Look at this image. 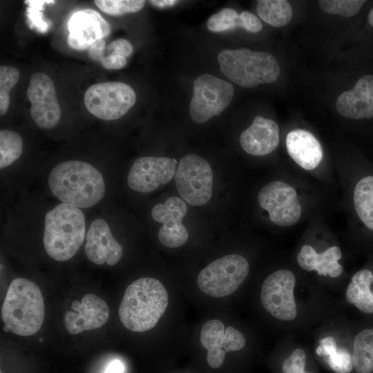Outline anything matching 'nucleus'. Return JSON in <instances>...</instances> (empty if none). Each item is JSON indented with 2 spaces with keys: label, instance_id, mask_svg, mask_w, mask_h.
<instances>
[{
  "label": "nucleus",
  "instance_id": "f257e3e1",
  "mask_svg": "<svg viewBox=\"0 0 373 373\" xmlns=\"http://www.w3.org/2000/svg\"><path fill=\"white\" fill-rule=\"evenodd\" d=\"M48 184L59 200L79 209L95 206L106 192L102 173L82 160H70L56 164L48 175Z\"/></svg>",
  "mask_w": 373,
  "mask_h": 373
},
{
  "label": "nucleus",
  "instance_id": "f03ea898",
  "mask_svg": "<svg viewBox=\"0 0 373 373\" xmlns=\"http://www.w3.org/2000/svg\"><path fill=\"white\" fill-rule=\"evenodd\" d=\"M168 303V292L160 280L140 278L126 288L119 306V317L130 331H148L157 324Z\"/></svg>",
  "mask_w": 373,
  "mask_h": 373
},
{
  "label": "nucleus",
  "instance_id": "7ed1b4c3",
  "mask_svg": "<svg viewBox=\"0 0 373 373\" xmlns=\"http://www.w3.org/2000/svg\"><path fill=\"white\" fill-rule=\"evenodd\" d=\"M86 236L82 211L61 202L46 212L43 244L47 254L57 261H66L78 251Z\"/></svg>",
  "mask_w": 373,
  "mask_h": 373
},
{
  "label": "nucleus",
  "instance_id": "20e7f679",
  "mask_svg": "<svg viewBox=\"0 0 373 373\" xmlns=\"http://www.w3.org/2000/svg\"><path fill=\"white\" fill-rule=\"evenodd\" d=\"M44 315V302L39 287L26 278L14 279L1 307L4 326L17 335L31 336L41 328Z\"/></svg>",
  "mask_w": 373,
  "mask_h": 373
},
{
  "label": "nucleus",
  "instance_id": "39448f33",
  "mask_svg": "<svg viewBox=\"0 0 373 373\" xmlns=\"http://www.w3.org/2000/svg\"><path fill=\"white\" fill-rule=\"evenodd\" d=\"M222 73L231 81L245 88L276 82L280 68L269 52L248 48L224 49L218 55Z\"/></svg>",
  "mask_w": 373,
  "mask_h": 373
},
{
  "label": "nucleus",
  "instance_id": "423d86ee",
  "mask_svg": "<svg viewBox=\"0 0 373 373\" xmlns=\"http://www.w3.org/2000/svg\"><path fill=\"white\" fill-rule=\"evenodd\" d=\"M249 265L241 255L232 254L215 260L203 268L197 278L199 289L215 298L235 292L248 276Z\"/></svg>",
  "mask_w": 373,
  "mask_h": 373
},
{
  "label": "nucleus",
  "instance_id": "0eeeda50",
  "mask_svg": "<svg viewBox=\"0 0 373 373\" xmlns=\"http://www.w3.org/2000/svg\"><path fill=\"white\" fill-rule=\"evenodd\" d=\"M174 178L177 191L186 203L197 207L210 201L213 193V171L203 157L195 154L184 156Z\"/></svg>",
  "mask_w": 373,
  "mask_h": 373
},
{
  "label": "nucleus",
  "instance_id": "6e6552de",
  "mask_svg": "<svg viewBox=\"0 0 373 373\" xmlns=\"http://www.w3.org/2000/svg\"><path fill=\"white\" fill-rule=\"evenodd\" d=\"M234 95L231 84L211 74H202L193 82L189 104L191 119L203 124L219 115L231 103Z\"/></svg>",
  "mask_w": 373,
  "mask_h": 373
},
{
  "label": "nucleus",
  "instance_id": "1a4fd4ad",
  "mask_svg": "<svg viewBox=\"0 0 373 373\" xmlns=\"http://www.w3.org/2000/svg\"><path fill=\"white\" fill-rule=\"evenodd\" d=\"M84 99L89 113L109 121L122 117L134 106L136 93L126 83L106 82L90 86L85 92Z\"/></svg>",
  "mask_w": 373,
  "mask_h": 373
},
{
  "label": "nucleus",
  "instance_id": "9d476101",
  "mask_svg": "<svg viewBox=\"0 0 373 373\" xmlns=\"http://www.w3.org/2000/svg\"><path fill=\"white\" fill-rule=\"evenodd\" d=\"M296 276L289 269H278L269 274L262 285L260 298L264 309L276 319L290 321L297 316L294 296Z\"/></svg>",
  "mask_w": 373,
  "mask_h": 373
},
{
  "label": "nucleus",
  "instance_id": "9b49d317",
  "mask_svg": "<svg viewBox=\"0 0 373 373\" xmlns=\"http://www.w3.org/2000/svg\"><path fill=\"white\" fill-rule=\"evenodd\" d=\"M258 201L268 212L270 221L278 226H292L301 217L302 206L296 189L281 180L265 184L258 193Z\"/></svg>",
  "mask_w": 373,
  "mask_h": 373
},
{
  "label": "nucleus",
  "instance_id": "f8f14e48",
  "mask_svg": "<svg viewBox=\"0 0 373 373\" xmlns=\"http://www.w3.org/2000/svg\"><path fill=\"white\" fill-rule=\"evenodd\" d=\"M27 96L31 103L30 115L35 124L45 130L55 128L59 122L61 109L50 77L44 73H35L30 79Z\"/></svg>",
  "mask_w": 373,
  "mask_h": 373
},
{
  "label": "nucleus",
  "instance_id": "ddd939ff",
  "mask_svg": "<svg viewBox=\"0 0 373 373\" xmlns=\"http://www.w3.org/2000/svg\"><path fill=\"white\" fill-rule=\"evenodd\" d=\"M177 170L176 161L168 157L145 156L136 159L127 175L128 187L136 192L149 193L170 182Z\"/></svg>",
  "mask_w": 373,
  "mask_h": 373
},
{
  "label": "nucleus",
  "instance_id": "4468645a",
  "mask_svg": "<svg viewBox=\"0 0 373 373\" xmlns=\"http://www.w3.org/2000/svg\"><path fill=\"white\" fill-rule=\"evenodd\" d=\"M186 212V203L178 196L169 197L164 203H158L153 207L152 218L162 224L157 236L163 245L176 248L186 243L189 233L182 219Z\"/></svg>",
  "mask_w": 373,
  "mask_h": 373
},
{
  "label": "nucleus",
  "instance_id": "2eb2a0df",
  "mask_svg": "<svg viewBox=\"0 0 373 373\" xmlns=\"http://www.w3.org/2000/svg\"><path fill=\"white\" fill-rule=\"evenodd\" d=\"M70 309L64 314V325L71 334L99 328L109 318L107 303L93 294L84 295L81 301L73 300Z\"/></svg>",
  "mask_w": 373,
  "mask_h": 373
},
{
  "label": "nucleus",
  "instance_id": "dca6fc26",
  "mask_svg": "<svg viewBox=\"0 0 373 373\" xmlns=\"http://www.w3.org/2000/svg\"><path fill=\"white\" fill-rule=\"evenodd\" d=\"M68 44L77 50L88 49L110 33L107 21L97 11L82 9L74 12L68 22Z\"/></svg>",
  "mask_w": 373,
  "mask_h": 373
},
{
  "label": "nucleus",
  "instance_id": "f3484780",
  "mask_svg": "<svg viewBox=\"0 0 373 373\" xmlns=\"http://www.w3.org/2000/svg\"><path fill=\"white\" fill-rule=\"evenodd\" d=\"M85 252L88 259L96 265H116L123 255L122 246L113 236L108 222L94 220L86 234Z\"/></svg>",
  "mask_w": 373,
  "mask_h": 373
},
{
  "label": "nucleus",
  "instance_id": "a211bd4d",
  "mask_svg": "<svg viewBox=\"0 0 373 373\" xmlns=\"http://www.w3.org/2000/svg\"><path fill=\"white\" fill-rule=\"evenodd\" d=\"M337 112L353 120L373 119V73H365L353 88L343 92L336 101Z\"/></svg>",
  "mask_w": 373,
  "mask_h": 373
},
{
  "label": "nucleus",
  "instance_id": "6ab92c4d",
  "mask_svg": "<svg viewBox=\"0 0 373 373\" xmlns=\"http://www.w3.org/2000/svg\"><path fill=\"white\" fill-rule=\"evenodd\" d=\"M278 125L272 119L256 116L253 123L240 136L241 148L254 156L266 155L279 144Z\"/></svg>",
  "mask_w": 373,
  "mask_h": 373
},
{
  "label": "nucleus",
  "instance_id": "aec40b11",
  "mask_svg": "<svg viewBox=\"0 0 373 373\" xmlns=\"http://www.w3.org/2000/svg\"><path fill=\"white\" fill-rule=\"evenodd\" d=\"M285 144L290 157L305 170L316 169L323 160L322 146L316 137L308 131H291L286 136Z\"/></svg>",
  "mask_w": 373,
  "mask_h": 373
},
{
  "label": "nucleus",
  "instance_id": "412c9836",
  "mask_svg": "<svg viewBox=\"0 0 373 373\" xmlns=\"http://www.w3.org/2000/svg\"><path fill=\"white\" fill-rule=\"evenodd\" d=\"M341 258V250L337 246L318 254L312 246L305 245L297 255V262L307 271L316 270L318 275L336 278L343 273V267L338 262Z\"/></svg>",
  "mask_w": 373,
  "mask_h": 373
},
{
  "label": "nucleus",
  "instance_id": "4be33fe9",
  "mask_svg": "<svg viewBox=\"0 0 373 373\" xmlns=\"http://www.w3.org/2000/svg\"><path fill=\"white\" fill-rule=\"evenodd\" d=\"M360 175L352 189L353 211L358 225L373 233V171Z\"/></svg>",
  "mask_w": 373,
  "mask_h": 373
},
{
  "label": "nucleus",
  "instance_id": "5701e85b",
  "mask_svg": "<svg viewBox=\"0 0 373 373\" xmlns=\"http://www.w3.org/2000/svg\"><path fill=\"white\" fill-rule=\"evenodd\" d=\"M224 332L223 323L217 319L206 322L201 329L200 341L207 350L209 365L214 369L220 367L224 361L227 353L223 349Z\"/></svg>",
  "mask_w": 373,
  "mask_h": 373
},
{
  "label": "nucleus",
  "instance_id": "b1692460",
  "mask_svg": "<svg viewBox=\"0 0 373 373\" xmlns=\"http://www.w3.org/2000/svg\"><path fill=\"white\" fill-rule=\"evenodd\" d=\"M372 283L373 272L371 270H359L352 277L345 292L347 300L367 314L373 313V292L370 289Z\"/></svg>",
  "mask_w": 373,
  "mask_h": 373
},
{
  "label": "nucleus",
  "instance_id": "393cba45",
  "mask_svg": "<svg viewBox=\"0 0 373 373\" xmlns=\"http://www.w3.org/2000/svg\"><path fill=\"white\" fill-rule=\"evenodd\" d=\"M316 352L320 356H327L326 362L336 373H350L354 367L352 355L345 348H338L333 336L321 339Z\"/></svg>",
  "mask_w": 373,
  "mask_h": 373
},
{
  "label": "nucleus",
  "instance_id": "a878e982",
  "mask_svg": "<svg viewBox=\"0 0 373 373\" xmlns=\"http://www.w3.org/2000/svg\"><path fill=\"white\" fill-rule=\"evenodd\" d=\"M352 362L358 373L373 372V328L365 329L354 337Z\"/></svg>",
  "mask_w": 373,
  "mask_h": 373
},
{
  "label": "nucleus",
  "instance_id": "bb28decb",
  "mask_svg": "<svg viewBox=\"0 0 373 373\" xmlns=\"http://www.w3.org/2000/svg\"><path fill=\"white\" fill-rule=\"evenodd\" d=\"M256 11L261 19L276 28L287 25L293 15L292 8L285 0L258 1Z\"/></svg>",
  "mask_w": 373,
  "mask_h": 373
},
{
  "label": "nucleus",
  "instance_id": "cd10ccee",
  "mask_svg": "<svg viewBox=\"0 0 373 373\" xmlns=\"http://www.w3.org/2000/svg\"><path fill=\"white\" fill-rule=\"evenodd\" d=\"M23 151V140L16 132L0 131V168L3 169L13 164Z\"/></svg>",
  "mask_w": 373,
  "mask_h": 373
},
{
  "label": "nucleus",
  "instance_id": "c85d7f7f",
  "mask_svg": "<svg viewBox=\"0 0 373 373\" xmlns=\"http://www.w3.org/2000/svg\"><path fill=\"white\" fill-rule=\"evenodd\" d=\"M367 3L365 0H321L320 8L327 14L351 17L358 14Z\"/></svg>",
  "mask_w": 373,
  "mask_h": 373
},
{
  "label": "nucleus",
  "instance_id": "c756f323",
  "mask_svg": "<svg viewBox=\"0 0 373 373\" xmlns=\"http://www.w3.org/2000/svg\"><path fill=\"white\" fill-rule=\"evenodd\" d=\"M19 78L18 70L12 66H0V115H4L10 104V91Z\"/></svg>",
  "mask_w": 373,
  "mask_h": 373
},
{
  "label": "nucleus",
  "instance_id": "7c9ffc66",
  "mask_svg": "<svg viewBox=\"0 0 373 373\" xmlns=\"http://www.w3.org/2000/svg\"><path fill=\"white\" fill-rule=\"evenodd\" d=\"M240 27V15L233 8H223L211 16L207 28L211 32H221Z\"/></svg>",
  "mask_w": 373,
  "mask_h": 373
},
{
  "label": "nucleus",
  "instance_id": "2f4dec72",
  "mask_svg": "<svg viewBox=\"0 0 373 373\" xmlns=\"http://www.w3.org/2000/svg\"><path fill=\"white\" fill-rule=\"evenodd\" d=\"M94 2L102 12L113 16L138 12L145 4V1L142 0H95Z\"/></svg>",
  "mask_w": 373,
  "mask_h": 373
},
{
  "label": "nucleus",
  "instance_id": "473e14b6",
  "mask_svg": "<svg viewBox=\"0 0 373 373\" xmlns=\"http://www.w3.org/2000/svg\"><path fill=\"white\" fill-rule=\"evenodd\" d=\"M306 353L301 348H296L283 362V373H304Z\"/></svg>",
  "mask_w": 373,
  "mask_h": 373
},
{
  "label": "nucleus",
  "instance_id": "72a5a7b5",
  "mask_svg": "<svg viewBox=\"0 0 373 373\" xmlns=\"http://www.w3.org/2000/svg\"><path fill=\"white\" fill-rule=\"evenodd\" d=\"M245 344L246 339L241 332L231 326L225 328L223 349L226 352L240 350Z\"/></svg>",
  "mask_w": 373,
  "mask_h": 373
},
{
  "label": "nucleus",
  "instance_id": "f704fd0d",
  "mask_svg": "<svg viewBox=\"0 0 373 373\" xmlns=\"http://www.w3.org/2000/svg\"><path fill=\"white\" fill-rule=\"evenodd\" d=\"M108 54H115L124 57H129L133 48L131 44L124 39H117L111 42L106 48Z\"/></svg>",
  "mask_w": 373,
  "mask_h": 373
},
{
  "label": "nucleus",
  "instance_id": "c9c22d12",
  "mask_svg": "<svg viewBox=\"0 0 373 373\" xmlns=\"http://www.w3.org/2000/svg\"><path fill=\"white\" fill-rule=\"evenodd\" d=\"M239 15L240 28L251 33H256L262 30V24L255 15L249 11H243Z\"/></svg>",
  "mask_w": 373,
  "mask_h": 373
},
{
  "label": "nucleus",
  "instance_id": "e433bc0d",
  "mask_svg": "<svg viewBox=\"0 0 373 373\" xmlns=\"http://www.w3.org/2000/svg\"><path fill=\"white\" fill-rule=\"evenodd\" d=\"M102 65L106 69L117 70L124 68L127 63L126 57L115 55L108 54L100 61Z\"/></svg>",
  "mask_w": 373,
  "mask_h": 373
},
{
  "label": "nucleus",
  "instance_id": "4c0bfd02",
  "mask_svg": "<svg viewBox=\"0 0 373 373\" xmlns=\"http://www.w3.org/2000/svg\"><path fill=\"white\" fill-rule=\"evenodd\" d=\"M106 48L104 39H99L88 48V55L91 59L100 61L105 55Z\"/></svg>",
  "mask_w": 373,
  "mask_h": 373
},
{
  "label": "nucleus",
  "instance_id": "58836bf2",
  "mask_svg": "<svg viewBox=\"0 0 373 373\" xmlns=\"http://www.w3.org/2000/svg\"><path fill=\"white\" fill-rule=\"evenodd\" d=\"M124 365L119 360H114L111 361L107 366L104 373H123Z\"/></svg>",
  "mask_w": 373,
  "mask_h": 373
},
{
  "label": "nucleus",
  "instance_id": "ea45409f",
  "mask_svg": "<svg viewBox=\"0 0 373 373\" xmlns=\"http://www.w3.org/2000/svg\"><path fill=\"white\" fill-rule=\"evenodd\" d=\"M152 6L158 8H169L175 6L179 1L175 0H152L149 1Z\"/></svg>",
  "mask_w": 373,
  "mask_h": 373
},
{
  "label": "nucleus",
  "instance_id": "a19ab883",
  "mask_svg": "<svg viewBox=\"0 0 373 373\" xmlns=\"http://www.w3.org/2000/svg\"><path fill=\"white\" fill-rule=\"evenodd\" d=\"M367 21L369 26L373 29V6L370 8L367 13Z\"/></svg>",
  "mask_w": 373,
  "mask_h": 373
},
{
  "label": "nucleus",
  "instance_id": "79ce46f5",
  "mask_svg": "<svg viewBox=\"0 0 373 373\" xmlns=\"http://www.w3.org/2000/svg\"><path fill=\"white\" fill-rule=\"evenodd\" d=\"M304 373H309V372H305Z\"/></svg>",
  "mask_w": 373,
  "mask_h": 373
},
{
  "label": "nucleus",
  "instance_id": "37998d69",
  "mask_svg": "<svg viewBox=\"0 0 373 373\" xmlns=\"http://www.w3.org/2000/svg\"><path fill=\"white\" fill-rule=\"evenodd\" d=\"M0 373H2V372L1 371V372H0Z\"/></svg>",
  "mask_w": 373,
  "mask_h": 373
}]
</instances>
